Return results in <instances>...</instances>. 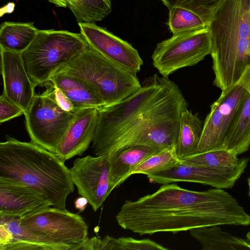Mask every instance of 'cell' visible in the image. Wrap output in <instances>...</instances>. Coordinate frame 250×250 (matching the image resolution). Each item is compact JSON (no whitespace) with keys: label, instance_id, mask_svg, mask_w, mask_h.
Here are the masks:
<instances>
[{"label":"cell","instance_id":"cell-1","mask_svg":"<svg viewBox=\"0 0 250 250\" xmlns=\"http://www.w3.org/2000/svg\"><path fill=\"white\" fill-rule=\"evenodd\" d=\"M188 103L178 85L155 74L126 99L97 110L92 142L96 156L145 146L163 150L176 146Z\"/></svg>","mask_w":250,"mask_h":250},{"label":"cell","instance_id":"cell-2","mask_svg":"<svg viewBox=\"0 0 250 250\" xmlns=\"http://www.w3.org/2000/svg\"><path fill=\"white\" fill-rule=\"evenodd\" d=\"M115 218L122 228L140 236L216 225H250V215L224 189L198 191L171 183L136 201L126 200Z\"/></svg>","mask_w":250,"mask_h":250},{"label":"cell","instance_id":"cell-3","mask_svg":"<svg viewBox=\"0 0 250 250\" xmlns=\"http://www.w3.org/2000/svg\"><path fill=\"white\" fill-rule=\"evenodd\" d=\"M0 143V179L18 181L42 193L51 206L66 209L74 190L70 169L54 153L33 143L6 136Z\"/></svg>","mask_w":250,"mask_h":250},{"label":"cell","instance_id":"cell-4","mask_svg":"<svg viewBox=\"0 0 250 250\" xmlns=\"http://www.w3.org/2000/svg\"><path fill=\"white\" fill-rule=\"evenodd\" d=\"M207 26L213 84L223 92L235 84L250 65V0H223Z\"/></svg>","mask_w":250,"mask_h":250},{"label":"cell","instance_id":"cell-5","mask_svg":"<svg viewBox=\"0 0 250 250\" xmlns=\"http://www.w3.org/2000/svg\"><path fill=\"white\" fill-rule=\"evenodd\" d=\"M61 70L89 83L104 106L126 99L141 86L136 72L110 60L89 46Z\"/></svg>","mask_w":250,"mask_h":250},{"label":"cell","instance_id":"cell-6","mask_svg":"<svg viewBox=\"0 0 250 250\" xmlns=\"http://www.w3.org/2000/svg\"><path fill=\"white\" fill-rule=\"evenodd\" d=\"M88 46L81 33L39 30L21 56L31 81L37 86L50 82L54 74Z\"/></svg>","mask_w":250,"mask_h":250},{"label":"cell","instance_id":"cell-7","mask_svg":"<svg viewBox=\"0 0 250 250\" xmlns=\"http://www.w3.org/2000/svg\"><path fill=\"white\" fill-rule=\"evenodd\" d=\"M21 224L45 250H79L89 238L83 218L66 209L49 207L21 218Z\"/></svg>","mask_w":250,"mask_h":250},{"label":"cell","instance_id":"cell-8","mask_svg":"<svg viewBox=\"0 0 250 250\" xmlns=\"http://www.w3.org/2000/svg\"><path fill=\"white\" fill-rule=\"evenodd\" d=\"M24 116L31 141L55 153L75 112L65 111L57 104L51 85L43 93L35 94Z\"/></svg>","mask_w":250,"mask_h":250},{"label":"cell","instance_id":"cell-9","mask_svg":"<svg viewBox=\"0 0 250 250\" xmlns=\"http://www.w3.org/2000/svg\"><path fill=\"white\" fill-rule=\"evenodd\" d=\"M212 44L207 27L175 34L157 44L152 63L164 77L176 70L194 65L210 54Z\"/></svg>","mask_w":250,"mask_h":250},{"label":"cell","instance_id":"cell-10","mask_svg":"<svg viewBox=\"0 0 250 250\" xmlns=\"http://www.w3.org/2000/svg\"><path fill=\"white\" fill-rule=\"evenodd\" d=\"M250 88V65L240 79L227 90L210 106L203 124L198 151L222 149L229 128Z\"/></svg>","mask_w":250,"mask_h":250},{"label":"cell","instance_id":"cell-11","mask_svg":"<svg viewBox=\"0 0 250 250\" xmlns=\"http://www.w3.org/2000/svg\"><path fill=\"white\" fill-rule=\"evenodd\" d=\"M79 195L97 211L113 190L110 184L108 155L86 156L76 159L69 168Z\"/></svg>","mask_w":250,"mask_h":250},{"label":"cell","instance_id":"cell-12","mask_svg":"<svg viewBox=\"0 0 250 250\" xmlns=\"http://www.w3.org/2000/svg\"><path fill=\"white\" fill-rule=\"evenodd\" d=\"M249 158L236 167L216 169L186 164L181 161L170 169L147 175L149 181L159 184L189 182L219 189L232 188L247 167Z\"/></svg>","mask_w":250,"mask_h":250},{"label":"cell","instance_id":"cell-13","mask_svg":"<svg viewBox=\"0 0 250 250\" xmlns=\"http://www.w3.org/2000/svg\"><path fill=\"white\" fill-rule=\"evenodd\" d=\"M78 25L90 47L136 73L140 71L143 61L131 44L95 22H79Z\"/></svg>","mask_w":250,"mask_h":250},{"label":"cell","instance_id":"cell-14","mask_svg":"<svg viewBox=\"0 0 250 250\" xmlns=\"http://www.w3.org/2000/svg\"><path fill=\"white\" fill-rule=\"evenodd\" d=\"M3 94L25 112L35 95V85L24 67L21 53L0 49Z\"/></svg>","mask_w":250,"mask_h":250},{"label":"cell","instance_id":"cell-15","mask_svg":"<svg viewBox=\"0 0 250 250\" xmlns=\"http://www.w3.org/2000/svg\"><path fill=\"white\" fill-rule=\"evenodd\" d=\"M51 206L34 188L20 182L0 179V217L23 218Z\"/></svg>","mask_w":250,"mask_h":250},{"label":"cell","instance_id":"cell-16","mask_svg":"<svg viewBox=\"0 0 250 250\" xmlns=\"http://www.w3.org/2000/svg\"><path fill=\"white\" fill-rule=\"evenodd\" d=\"M97 116V109L95 108L76 111L72 124L55 152L62 161L81 156L87 149L94 136Z\"/></svg>","mask_w":250,"mask_h":250},{"label":"cell","instance_id":"cell-17","mask_svg":"<svg viewBox=\"0 0 250 250\" xmlns=\"http://www.w3.org/2000/svg\"><path fill=\"white\" fill-rule=\"evenodd\" d=\"M50 82L61 89L69 98L76 112L88 108L98 110L104 106L92 86L85 81L63 70L54 74Z\"/></svg>","mask_w":250,"mask_h":250},{"label":"cell","instance_id":"cell-18","mask_svg":"<svg viewBox=\"0 0 250 250\" xmlns=\"http://www.w3.org/2000/svg\"><path fill=\"white\" fill-rule=\"evenodd\" d=\"M161 150L148 146H132L108 155L112 189L118 187L131 176L132 171L140 163Z\"/></svg>","mask_w":250,"mask_h":250},{"label":"cell","instance_id":"cell-19","mask_svg":"<svg viewBox=\"0 0 250 250\" xmlns=\"http://www.w3.org/2000/svg\"><path fill=\"white\" fill-rule=\"evenodd\" d=\"M0 250H45L39 238L21 225L19 217H0Z\"/></svg>","mask_w":250,"mask_h":250},{"label":"cell","instance_id":"cell-20","mask_svg":"<svg viewBox=\"0 0 250 250\" xmlns=\"http://www.w3.org/2000/svg\"><path fill=\"white\" fill-rule=\"evenodd\" d=\"M250 147V88L229 128L222 149L237 156Z\"/></svg>","mask_w":250,"mask_h":250},{"label":"cell","instance_id":"cell-21","mask_svg":"<svg viewBox=\"0 0 250 250\" xmlns=\"http://www.w3.org/2000/svg\"><path fill=\"white\" fill-rule=\"evenodd\" d=\"M190 235L197 240L203 250H250L246 239L224 231L218 225L192 229Z\"/></svg>","mask_w":250,"mask_h":250},{"label":"cell","instance_id":"cell-22","mask_svg":"<svg viewBox=\"0 0 250 250\" xmlns=\"http://www.w3.org/2000/svg\"><path fill=\"white\" fill-rule=\"evenodd\" d=\"M203 125L197 114L188 109L182 113L176 153L182 160L198 153Z\"/></svg>","mask_w":250,"mask_h":250},{"label":"cell","instance_id":"cell-23","mask_svg":"<svg viewBox=\"0 0 250 250\" xmlns=\"http://www.w3.org/2000/svg\"><path fill=\"white\" fill-rule=\"evenodd\" d=\"M39 30L33 22L4 21L0 25V48L21 53L34 41Z\"/></svg>","mask_w":250,"mask_h":250},{"label":"cell","instance_id":"cell-24","mask_svg":"<svg viewBox=\"0 0 250 250\" xmlns=\"http://www.w3.org/2000/svg\"><path fill=\"white\" fill-rule=\"evenodd\" d=\"M81 250H167L168 249L149 239H136L132 237L114 238L109 235L101 238H88Z\"/></svg>","mask_w":250,"mask_h":250},{"label":"cell","instance_id":"cell-25","mask_svg":"<svg viewBox=\"0 0 250 250\" xmlns=\"http://www.w3.org/2000/svg\"><path fill=\"white\" fill-rule=\"evenodd\" d=\"M66 2L78 23L101 21L112 10V0H66Z\"/></svg>","mask_w":250,"mask_h":250},{"label":"cell","instance_id":"cell-26","mask_svg":"<svg viewBox=\"0 0 250 250\" xmlns=\"http://www.w3.org/2000/svg\"><path fill=\"white\" fill-rule=\"evenodd\" d=\"M245 158H238L236 155L227 150L217 149L198 153L181 161L197 166L227 169L236 167Z\"/></svg>","mask_w":250,"mask_h":250},{"label":"cell","instance_id":"cell-27","mask_svg":"<svg viewBox=\"0 0 250 250\" xmlns=\"http://www.w3.org/2000/svg\"><path fill=\"white\" fill-rule=\"evenodd\" d=\"M180 161L176 153V146H172L148 157L133 169L131 175L159 173L171 169Z\"/></svg>","mask_w":250,"mask_h":250},{"label":"cell","instance_id":"cell-28","mask_svg":"<svg viewBox=\"0 0 250 250\" xmlns=\"http://www.w3.org/2000/svg\"><path fill=\"white\" fill-rule=\"evenodd\" d=\"M167 22L173 34L203 29L207 25L195 13L181 7H174L169 10Z\"/></svg>","mask_w":250,"mask_h":250},{"label":"cell","instance_id":"cell-29","mask_svg":"<svg viewBox=\"0 0 250 250\" xmlns=\"http://www.w3.org/2000/svg\"><path fill=\"white\" fill-rule=\"evenodd\" d=\"M170 10L174 7L187 9L199 16L208 25L223 0H160Z\"/></svg>","mask_w":250,"mask_h":250},{"label":"cell","instance_id":"cell-30","mask_svg":"<svg viewBox=\"0 0 250 250\" xmlns=\"http://www.w3.org/2000/svg\"><path fill=\"white\" fill-rule=\"evenodd\" d=\"M24 110L9 100L3 93L0 97V123L24 115Z\"/></svg>","mask_w":250,"mask_h":250},{"label":"cell","instance_id":"cell-31","mask_svg":"<svg viewBox=\"0 0 250 250\" xmlns=\"http://www.w3.org/2000/svg\"><path fill=\"white\" fill-rule=\"evenodd\" d=\"M54 98L57 104L64 110L76 112L73 103L66 95L59 88L51 84Z\"/></svg>","mask_w":250,"mask_h":250},{"label":"cell","instance_id":"cell-32","mask_svg":"<svg viewBox=\"0 0 250 250\" xmlns=\"http://www.w3.org/2000/svg\"><path fill=\"white\" fill-rule=\"evenodd\" d=\"M88 203L87 200L84 197L77 198L75 201V208L80 211H83Z\"/></svg>","mask_w":250,"mask_h":250},{"label":"cell","instance_id":"cell-33","mask_svg":"<svg viewBox=\"0 0 250 250\" xmlns=\"http://www.w3.org/2000/svg\"><path fill=\"white\" fill-rule=\"evenodd\" d=\"M15 4L14 2H8L6 5L1 7L0 12V16H2L5 14H10L13 12L15 9Z\"/></svg>","mask_w":250,"mask_h":250},{"label":"cell","instance_id":"cell-34","mask_svg":"<svg viewBox=\"0 0 250 250\" xmlns=\"http://www.w3.org/2000/svg\"><path fill=\"white\" fill-rule=\"evenodd\" d=\"M48 1L58 7H67L66 0H48Z\"/></svg>","mask_w":250,"mask_h":250},{"label":"cell","instance_id":"cell-35","mask_svg":"<svg viewBox=\"0 0 250 250\" xmlns=\"http://www.w3.org/2000/svg\"><path fill=\"white\" fill-rule=\"evenodd\" d=\"M248 185V196L250 198V177L247 180Z\"/></svg>","mask_w":250,"mask_h":250},{"label":"cell","instance_id":"cell-36","mask_svg":"<svg viewBox=\"0 0 250 250\" xmlns=\"http://www.w3.org/2000/svg\"><path fill=\"white\" fill-rule=\"evenodd\" d=\"M247 239L250 242V230L246 234Z\"/></svg>","mask_w":250,"mask_h":250}]
</instances>
